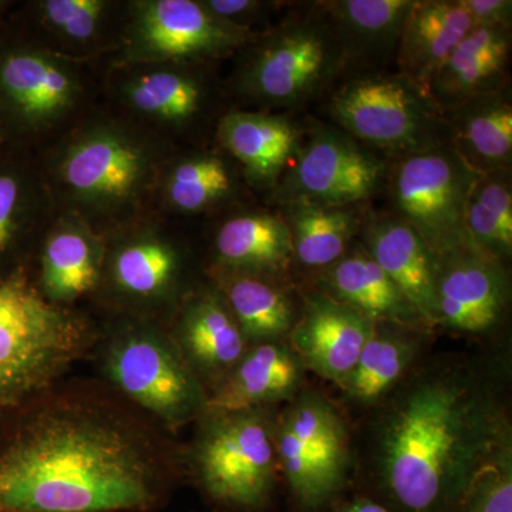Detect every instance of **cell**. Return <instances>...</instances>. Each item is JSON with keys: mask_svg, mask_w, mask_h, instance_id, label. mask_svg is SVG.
<instances>
[{"mask_svg": "<svg viewBox=\"0 0 512 512\" xmlns=\"http://www.w3.org/2000/svg\"><path fill=\"white\" fill-rule=\"evenodd\" d=\"M202 5L224 22L247 30L249 23L268 6L255 0H202Z\"/></svg>", "mask_w": 512, "mask_h": 512, "instance_id": "cell-37", "label": "cell"}, {"mask_svg": "<svg viewBox=\"0 0 512 512\" xmlns=\"http://www.w3.org/2000/svg\"><path fill=\"white\" fill-rule=\"evenodd\" d=\"M218 292L249 346L285 342L295 325L291 299L269 276L218 269Z\"/></svg>", "mask_w": 512, "mask_h": 512, "instance_id": "cell-27", "label": "cell"}, {"mask_svg": "<svg viewBox=\"0 0 512 512\" xmlns=\"http://www.w3.org/2000/svg\"><path fill=\"white\" fill-rule=\"evenodd\" d=\"M332 512H393L386 505L375 500V498L369 497V495L356 493L353 495H346L342 501Z\"/></svg>", "mask_w": 512, "mask_h": 512, "instance_id": "cell-40", "label": "cell"}, {"mask_svg": "<svg viewBox=\"0 0 512 512\" xmlns=\"http://www.w3.org/2000/svg\"><path fill=\"white\" fill-rule=\"evenodd\" d=\"M510 52V26H474L433 77L427 96L441 113H451L467 101L500 90Z\"/></svg>", "mask_w": 512, "mask_h": 512, "instance_id": "cell-19", "label": "cell"}, {"mask_svg": "<svg viewBox=\"0 0 512 512\" xmlns=\"http://www.w3.org/2000/svg\"><path fill=\"white\" fill-rule=\"evenodd\" d=\"M104 256L106 242L92 225L76 215H64L43 238L37 288L47 301L73 306L99 291Z\"/></svg>", "mask_w": 512, "mask_h": 512, "instance_id": "cell-18", "label": "cell"}, {"mask_svg": "<svg viewBox=\"0 0 512 512\" xmlns=\"http://www.w3.org/2000/svg\"><path fill=\"white\" fill-rule=\"evenodd\" d=\"M90 356L101 382L173 436L207 410V390L160 320L119 315L99 328Z\"/></svg>", "mask_w": 512, "mask_h": 512, "instance_id": "cell-3", "label": "cell"}, {"mask_svg": "<svg viewBox=\"0 0 512 512\" xmlns=\"http://www.w3.org/2000/svg\"><path fill=\"white\" fill-rule=\"evenodd\" d=\"M165 325L208 396L249 349L218 289H198L184 295L171 322Z\"/></svg>", "mask_w": 512, "mask_h": 512, "instance_id": "cell-15", "label": "cell"}, {"mask_svg": "<svg viewBox=\"0 0 512 512\" xmlns=\"http://www.w3.org/2000/svg\"><path fill=\"white\" fill-rule=\"evenodd\" d=\"M474 26L466 0H416L397 46L400 74L427 94L433 77Z\"/></svg>", "mask_w": 512, "mask_h": 512, "instance_id": "cell-20", "label": "cell"}, {"mask_svg": "<svg viewBox=\"0 0 512 512\" xmlns=\"http://www.w3.org/2000/svg\"><path fill=\"white\" fill-rule=\"evenodd\" d=\"M293 258L309 268H326L346 254L359 227L348 207L298 201L289 208Z\"/></svg>", "mask_w": 512, "mask_h": 512, "instance_id": "cell-32", "label": "cell"}, {"mask_svg": "<svg viewBox=\"0 0 512 512\" xmlns=\"http://www.w3.org/2000/svg\"><path fill=\"white\" fill-rule=\"evenodd\" d=\"M454 512H512V433L478 467Z\"/></svg>", "mask_w": 512, "mask_h": 512, "instance_id": "cell-35", "label": "cell"}, {"mask_svg": "<svg viewBox=\"0 0 512 512\" xmlns=\"http://www.w3.org/2000/svg\"><path fill=\"white\" fill-rule=\"evenodd\" d=\"M346 59L329 19L295 20L256 49L241 74V87L265 103H296L329 83Z\"/></svg>", "mask_w": 512, "mask_h": 512, "instance_id": "cell-11", "label": "cell"}, {"mask_svg": "<svg viewBox=\"0 0 512 512\" xmlns=\"http://www.w3.org/2000/svg\"><path fill=\"white\" fill-rule=\"evenodd\" d=\"M329 110L352 136L402 156L443 146L448 128L430 97L402 74L352 80L333 94Z\"/></svg>", "mask_w": 512, "mask_h": 512, "instance_id": "cell-9", "label": "cell"}, {"mask_svg": "<svg viewBox=\"0 0 512 512\" xmlns=\"http://www.w3.org/2000/svg\"><path fill=\"white\" fill-rule=\"evenodd\" d=\"M45 390V389H43ZM42 390L33 384L0 375V426L12 416L22 404L28 402Z\"/></svg>", "mask_w": 512, "mask_h": 512, "instance_id": "cell-38", "label": "cell"}, {"mask_svg": "<svg viewBox=\"0 0 512 512\" xmlns=\"http://www.w3.org/2000/svg\"><path fill=\"white\" fill-rule=\"evenodd\" d=\"M329 293L375 323L420 329L423 322L392 279L366 249L343 255L330 266Z\"/></svg>", "mask_w": 512, "mask_h": 512, "instance_id": "cell-26", "label": "cell"}, {"mask_svg": "<svg viewBox=\"0 0 512 512\" xmlns=\"http://www.w3.org/2000/svg\"><path fill=\"white\" fill-rule=\"evenodd\" d=\"M303 370L286 342L249 346L227 379L208 396L207 410L237 412L288 403L302 390Z\"/></svg>", "mask_w": 512, "mask_h": 512, "instance_id": "cell-21", "label": "cell"}, {"mask_svg": "<svg viewBox=\"0 0 512 512\" xmlns=\"http://www.w3.org/2000/svg\"><path fill=\"white\" fill-rule=\"evenodd\" d=\"M276 456L291 512H332L355 477L352 437L325 394L302 389L276 414Z\"/></svg>", "mask_w": 512, "mask_h": 512, "instance_id": "cell-7", "label": "cell"}, {"mask_svg": "<svg viewBox=\"0 0 512 512\" xmlns=\"http://www.w3.org/2000/svg\"><path fill=\"white\" fill-rule=\"evenodd\" d=\"M227 164L215 156L184 158L167 171L163 184L168 207L184 214L200 212L231 191Z\"/></svg>", "mask_w": 512, "mask_h": 512, "instance_id": "cell-34", "label": "cell"}, {"mask_svg": "<svg viewBox=\"0 0 512 512\" xmlns=\"http://www.w3.org/2000/svg\"><path fill=\"white\" fill-rule=\"evenodd\" d=\"M251 32L212 15L197 0L131 3L123 59L130 64H174L214 59L251 39Z\"/></svg>", "mask_w": 512, "mask_h": 512, "instance_id": "cell-12", "label": "cell"}, {"mask_svg": "<svg viewBox=\"0 0 512 512\" xmlns=\"http://www.w3.org/2000/svg\"><path fill=\"white\" fill-rule=\"evenodd\" d=\"M97 335L82 312L47 301L28 264L0 278V375L47 389L92 355Z\"/></svg>", "mask_w": 512, "mask_h": 512, "instance_id": "cell-6", "label": "cell"}, {"mask_svg": "<svg viewBox=\"0 0 512 512\" xmlns=\"http://www.w3.org/2000/svg\"><path fill=\"white\" fill-rule=\"evenodd\" d=\"M384 175V163L350 138L322 130L303 150L293 187L303 202L348 207L375 194Z\"/></svg>", "mask_w": 512, "mask_h": 512, "instance_id": "cell-17", "label": "cell"}, {"mask_svg": "<svg viewBox=\"0 0 512 512\" xmlns=\"http://www.w3.org/2000/svg\"><path fill=\"white\" fill-rule=\"evenodd\" d=\"M476 25L510 26L512 3L507 0H466Z\"/></svg>", "mask_w": 512, "mask_h": 512, "instance_id": "cell-39", "label": "cell"}, {"mask_svg": "<svg viewBox=\"0 0 512 512\" xmlns=\"http://www.w3.org/2000/svg\"><path fill=\"white\" fill-rule=\"evenodd\" d=\"M156 144L127 124L97 120L64 141L52 181L80 220L109 221L133 211L156 183Z\"/></svg>", "mask_w": 512, "mask_h": 512, "instance_id": "cell-5", "label": "cell"}, {"mask_svg": "<svg viewBox=\"0 0 512 512\" xmlns=\"http://www.w3.org/2000/svg\"><path fill=\"white\" fill-rule=\"evenodd\" d=\"M508 305L503 262L470 245L437 256L436 323L468 335L490 332Z\"/></svg>", "mask_w": 512, "mask_h": 512, "instance_id": "cell-14", "label": "cell"}, {"mask_svg": "<svg viewBox=\"0 0 512 512\" xmlns=\"http://www.w3.org/2000/svg\"><path fill=\"white\" fill-rule=\"evenodd\" d=\"M6 146H8V144L5 143L2 134H0V153H2L3 150H5Z\"/></svg>", "mask_w": 512, "mask_h": 512, "instance_id": "cell-42", "label": "cell"}, {"mask_svg": "<svg viewBox=\"0 0 512 512\" xmlns=\"http://www.w3.org/2000/svg\"><path fill=\"white\" fill-rule=\"evenodd\" d=\"M46 212V184L26 147L0 153V278L26 264Z\"/></svg>", "mask_w": 512, "mask_h": 512, "instance_id": "cell-22", "label": "cell"}, {"mask_svg": "<svg viewBox=\"0 0 512 512\" xmlns=\"http://www.w3.org/2000/svg\"><path fill=\"white\" fill-rule=\"evenodd\" d=\"M82 97V79L70 60L0 22V134L8 146L26 147L67 119Z\"/></svg>", "mask_w": 512, "mask_h": 512, "instance_id": "cell-8", "label": "cell"}, {"mask_svg": "<svg viewBox=\"0 0 512 512\" xmlns=\"http://www.w3.org/2000/svg\"><path fill=\"white\" fill-rule=\"evenodd\" d=\"M366 251L427 328L436 323L437 255L402 218H382L366 232Z\"/></svg>", "mask_w": 512, "mask_h": 512, "instance_id": "cell-23", "label": "cell"}, {"mask_svg": "<svg viewBox=\"0 0 512 512\" xmlns=\"http://www.w3.org/2000/svg\"><path fill=\"white\" fill-rule=\"evenodd\" d=\"M377 409L357 493L393 512H454L478 467L512 433L495 384L460 360L413 369Z\"/></svg>", "mask_w": 512, "mask_h": 512, "instance_id": "cell-2", "label": "cell"}, {"mask_svg": "<svg viewBox=\"0 0 512 512\" xmlns=\"http://www.w3.org/2000/svg\"><path fill=\"white\" fill-rule=\"evenodd\" d=\"M110 9L111 3L104 0H43L35 5L40 25L72 47L96 42Z\"/></svg>", "mask_w": 512, "mask_h": 512, "instance_id": "cell-36", "label": "cell"}, {"mask_svg": "<svg viewBox=\"0 0 512 512\" xmlns=\"http://www.w3.org/2000/svg\"><path fill=\"white\" fill-rule=\"evenodd\" d=\"M185 259L180 247L154 229L119 235L106 245L100 288L120 315L160 320L165 309H177Z\"/></svg>", "mask_w": 512, "mask_h": 512, "instance_id": "cell-13", "label": "cell"}, {"mask_svg": "<svg viewBox=\"0 0 512 512\" xmlns=\"http://www.w3.org/2000/svg\"><path fill=\"white\" fill-rule=\"evenodd\" d=\"M478 175L446 144L407 154L397 164L390 188L399 218L437 256L468 245L464 217Z\"/></svg>", "mask_w": 512, "mask_h": 512, "instance_id": "cell-10", "label": "cell"}, {"mask_svg": "<svg viewBox=\"0 0 512 512\" xmlns=\"http://www.w3.org/2000/svg\"><path fill=\"white\" fill-rule=\"evenodd\" d=\"M464 228L468 245L505 261L512 252V192L507 171L480 174L468 195Z\"/></svg>", "mask_w": 512, "mask_h": 512, "instance_id": "cell-33", "label": "cell"}, {"mask_svg": "<svg viewBox=\"0 0 512 512\" xmlns=\"http://www.w3.org/2000/svg\"><path fill=\"white\" fill-rule=\"evenodd\" d=\"M9 5V2H2V0H0V22H3V20H5V12L6 9L9 8Z\"/></svg>", "mask_w": 512, "mask_h": 512, "instance_id": "cell-41", "label": "cell"}, {"mask_svg": "<svg viewBox=\"0 0 512 512\" xmlns=\"http://www.w3.org/2000/svg\"><path fill=\"white\" fill-rule=\"evenodd\" d=\"M414 0H340L328 3L329 20L346 57L397 52Z\"/></svg>", "mask_w": 512, "mask_h": 512, "instance_id": "cell-31", "label": "cell"}, {"mask_svg": "<svg viewBox=\"0 0 512 512\" xmlns=\"http://www.w3.org/2000/svg\"><path fill=\"white\" fill-rule=\"evenodd\" d=\"M421 350L420 329L375 323L359 360L339 387L343 400L353 409H376L412 373Z\"/></svg>", "mask_w": 512, "mask_h": 512, "instance_id": "cell-24", "label": "cell"}, {"mask_svg": "<svg viewBox=\"0 0 512 512\" xmlns=\"http://www.w3.org/2000/svg\"><path fill=\"white\" fill-rule=\"evenodd\" d=\"M121 82V100L138 116L181 126L200 113L204 92L190 73L170 64H140Z\"/></svg>", "mask_w": 512, "mask_h": 512, "instance_id": "cell-30", "label": "cell"}, {"mask_svg": "<svg viewBox=\"0 0 512 512\" xmlns=\"http://www.w3.org/2000/svg\"><path fill=\"white\" fill-rule=\"evenodd\" d=\"M183 446L104 382L63 380L0 426V512H160Z\"/></svg>", "mask_w": 512, "mask_h": 512, "instance_id": "cell-1", "label": "cell"}, {"mask_svg": "<svg viewBox=\"0 0 512 512\" xmlns=\"http://www.w3.org/2000/svg\"><path fill=\"white\" fill-rule=\"evenodd\" d=\"M375 322L330 295H313L289 333L288 346L303 369L336 384L348 379Z\"/></svg>", "mask_w": 512, "mask_h": 512, "instance_id": "cell-16", "label": "cell"}, {"mask_svg": "<svg viewBox=\"0 0 512 512\" xmlns=\"http://www.w3.org/2000/svg\"><path fill=\"white\" fill-rule=\"evenodd\" d=\"M451 147L477 174L507 171L512 154V106L501 90L451 111Z\"/></svg>", "mask_w": 512, "mask_h": 512, "instance_id": "cell-25", "label": "cell"}, {"mask_svg": "<svg viewBox=\"0 0 512 512\" xmlns=\"http://www.w3.org/2000/svg\"><path fill=\"white\" fill-rule=\"evenodd\" d=\"M275 407L211 412L183 447L185 480L217 512H269L278 494Z\"/></svg>", "mask_w": 512, "mask_h": 512, "instance_id": "cell-4", "label": "cell"}, {"mask_svg": "<svg viewBox=\"0 0 512 512\" xmlns=\"http://www.w3.org/2000/svg\"><path fill=\"white\" fill-rule=\"evenodd\" d=\"M218 136L256 183L274 180L298 147V131L289 121L262 113L228 114Z\"/></svg>", "mask_w": 512, "mask_h": 512, "instance_id": "cell-29", "label": "cell"}, {"mask_svg": "<svg viewBox=\"0 0 512 512\" xmlns=\"http://www.w3.org/2000/svg\"><path fill=\"white\" fill-rule=\"evenodd\" d=\"M215 252L221 269L271 278L291 264V232L286 221L275 215H239L218 229Z\"/></svg>", "mask_w": 512, "mask_h": 512, "instance_id": "cell-28", "label": "cell"}]
</instances>
